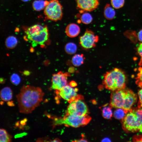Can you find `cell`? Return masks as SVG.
Here are the masks:
<instances>
[{
  "label": "cell",
  "mask_w": 142,
  "mask_h": 142,
  "mask_svg": "<svg viewBox=\"0 0 142 142\" xmlns=\"http://www.w3.org/2000/svg\"><path fill=\"white\" fill-rule=\"evenodd\" d=\"M44 93L39 87L27 85L21 88L16 97L19 111L31 113L43 100Z\"/></svg>",
  "instance_id": "obj_1"
},
{
  "label": "cell",
  "mask_w": 142,
  "mask_h": 142,
  "mask_svg": "<svg viewBox=\"0 0 142 142\" xmlns=\"http://www.w3.org/2000/svg\"><path fill=\"white\" fill-rule=\"evenodd\" d=\"M137 99V95L133 91L124 88L111 93L110 105L114 108L122 109L127 113L132 109Z\"/></svg>",
  "instance_id": "obj_2"
},
{
  "label": "cell",
  "mask_w": 142,
  "mask_h": 142,
  "mask_svg": "<svg viewBox=\"0 0 142 142\" xmlns=\"http://www.w3.org/2000/svg\"><path fill=\"white\" fill-rule=\"evenodd\" d=\"M104 77L103 83L106 89L115 91L125 88L126 77L120 69L114 68L106 72Z\"/></svg>",
  "instance_id": "obj_3"
},
{
  "label": "cell",
  "mask_w": 142,
  "mask_h": 142,
  "mask_svg": "<svg viewBox=\"0 0 142 142\" xmlns=\"http://www.w3.org/2000/svg\"><path fill=\"white\" fill-rule=\"evenodd\" d=\"M122 127L126 131L142 133V107L132 109L122 119Z\"/></svg>",
  "instance_id": "obj_4"
},
{
  "label": "cell",
  "mask_w": 142,
  "mask_h": 142,
  "mask_svg": "<svg viewBox=\"0 0 142 142\" xmlns=\"http://www.w3.org/2000/svg\"><path fill=\"white\" fill-rule=\"evenodd\" d=\"M26 38L34 47L43 44L48 40V33L46 26L37 24L28 28L25 31Z\"/></svg>",
  "instance_id": "obj_5"
},
{
  "label": "cell",
  "mask_w": 142,
  "mask_h": 142,
  "mask_svg": "<svg viewBox=\"0 0 142 142\" xmlns=\"http://www.w3.org/2000/svg\"><path fill=\"white\" fill-rule=\"evenodd\" d=\"M91 119V117L87 115L79 116L72 114H66L62 119L56 121L57 124H64L73 127L77 128L84 126L87 124Z\"/></svg>",
  "instance_id": "obj_6"
},
{
  "label": "cell",
  "mask_w": 142,
  "mask_h": 142,
  "mask_svg": "<svg viewBox=\"0 0 142 142\" xmlns=\"http://www.w3.org/2000/svg\"><path fill=\"white\" fill-rule=\"evenodd\" d=\"M44 13L46 18L57 21L63 16L62 6L58 0H50L44 8Z\"/></svg>",
  "instance_id": "obj_7"
},
{
  "label": "cell",
  "mask_w": 142,
  "mask_h": 142,
  "mask_svg": "<svg viewBox=\"0 0 142 142\" xmlns=\"http://www.w3.org/2000/svg\"><path fill=\"white\" fill-rule=\"evenodd\" d=\"M81 99L82 97L78 98L70 103L68 107L67 114L79 116L86 115L88 112V108Z\"/></svg>",
  "instance_id": "obj_8"
},
{
  "label": "cell",
  "mask_w": 142,
  "mask_h": 142,
  "mask_svg": "<svg viewBox=\"0 0 142 142\" xmlns=\"http://www.w3.org/2000/svg\"><path fill=\"white\" fill-rule=\"evenodd\" d=\"M99 39V37L92 31L87 29L83 35L79 38V43L84 48L89 49L95 47Z\"/></svg>",
  "instance_id": "obj_9"
},
{
  "label": "cell",
  "mask_w": 142,
  "mask_h": 142,
  "mask_svg": "<svg viewBox=\"0 0 142 142\" xmlns=\"http://www.w3.org/2000/svg\"><path fill=\"white\" fill-rule=\"evenodd\" d=\"M70 75L68 73L60 71L53 75L52 78V88L59 90L67 85L68 77Z\"/></svg>",
  "instance_id": "obj_10"
},
{
  "label": "cell",
  "mask_w": 142,
  "mask_h": 142,
  "mask_svg": "<svg viewBox=\"0 0 142 142\" xmlns=\"http://www.w3.org/2000/svg\"><path fill=\"white\" fill-rule=\"evenodd\" d=\"M58 91L61 97L69 103L78 98H81L77 94L78 89L73 88L69 85H67Z\"/></svg>",
  "instance_id": "obj_11"
},
{
  "label": "cell",
  "mask_w": 142,
  "mask_h": 142,
  "mask_svg": "<svg viewBox=\"0 0 142 142\" xmlns=\"http://www.w3.org/2000/svg\"><path fill=\"white\" fill-rule=\"evenodd\" d=\"M78 7L82 11H92L98 7L99 0H76Z\"/></svg>",
  "instance_id": "obj_12"
},
{
  "label": "cell",
  "mask_w": 142,
  "mask_h": 142,
  "mask_svg": "<svg viewBox=\"0 0 142 142\" xmlns=\"http://www.w3.org/2000/svg\"><path fill=\"white\" fill-rule=\"evenodd\" d=\"M80 28L77 24L72 23L69 24L65 29V33L69 37L74 38L77 36L80 33Z\"/></svg>",
  "instance_id": "obj_13"
},
{
  "label": "cell",
  "mask_w": 142,
  "mask_h": 142,
  "mask_svg": "<svg viewBox=\"0 0 142 142\" xmlns=\"http://www.w3.org/2000/svg\"><path fill=\"white\" fill-rule=\"evenodd\" d=\"M12 92L11 89L8 87L3 88L0 92V97L2 100L8 101L12 98Z\"/></svg>",
  "instance_id": "obj_14"
},
{
  "label": "cell",
  "mask_w": 142,
  "mask_h": 142,
  "mask_svg": "<svg viewBox=\"0 0 142 142\" xmlns=\"http://www.w3.org/2000/svg\"><path fill=\"white\" fill-rule=\"evenodd\" d=\"M115 12L110 5L107 4L104 8V14L105 18L109 20L114 18L115 15Z\"/></svg>",
  "instance_id": "obj_15"
},
{
  "label": "cell",
  "mask_w": 142,
  "mask_h": 142,
  "mask_svg": "<svg viewBox=\"0 0 142 142\" xmlns=\"http://www.w3.org/2000/svg\"><path fill=\"white\" fill-rule=\"evenodd\" d=\"M84 59L85 58L83 54H76L72 58V62L74 66L79 67L83 63Z\"/></svg>",
  "instance_id": "obj_16"
},
{
  "label": "cell",
  "mask_w": 142,
  "mask_h": 142,
  "mask_svg": "<svg viewBox=\"0 0 142 142\" xmlns=\"http://www.w3.org/2000/svg\"><path fill=\"white\" fill-rule=\"evenodd\" d=\"M49 1L43 0H38L34 1L33 3V9L36 11H40L45 7Z\"/></svg>",
  "instance_id": "obj_17"
},
{
  "label": "cell",
  "mask_w": 142,
  "mask_h": 142,
  "mask_svg": "<svg viewBox=\"0 0 142 142\" xmlns=\"http://www.w3.org/2000/svg\"><path fill=\"white\" fill-rule=\"evenodd\" d=\"M111 107L108 104L105 105L102 108V114L103 117L107 119H110L113 115V112Z\"/></svg>",
  "instance_id": "obj_18"
},
{
  "label": "cell",
  "mask_w": 142,
  "mask_h": 142,
  "mask_svg": "<svg viewBox=\"0 0 142 142\" xmlns=\"http://www.w3.org/2000/svg\"><path fill=\"white\" fill-rule=\"evenodd\" d=\"M18 40L15 37L11 36L8 37L6 39L5 44L6 47L9 49H12L17 45Z\"/></svg>",
  "instance_id": "obj_19"
},
{
  "label": "cell",
  "mask_w": 142,
  "mask_h": 142,
  "mask_svg": "<svg viewBox=\"0 0 142 142\" xmlns=\"http://www.w3.org/2000/svg\"><path fill=\"white\" fill-rule=\"evenodd\" d=\"M0 142H10L11 141L12 136L9 134L5 129H0Z\"/></svg>",
  "instance_id": "obj_20"
},
{
  "label": "cell",
  "mask_w": 142,
  "mask_h": 142,
  "mask_svg": "<svg viewBox=\"0 0 142 142\" xmlns=\"http://www.w3.org/2000/svg\"><path fill=\"white\" fill-rule=\"evenodd\" d=\"M77 47L76 45L73 43H67L65 46V50L67 53L72 54L75 53L77 51Z\"/></svg>",
  "instance_id": "obj_21"
},
{
  "label": "cell",
  "mask_w": 142,
  "mask_h": 142,
  "mask_svg": "<svg viewBox=\"0 0 142 142\" xmlns=\"http://www.w3.org/2000/svg\"><path fill=\"white\" fill-rule=\"evenodd\" d=\"M127 113L123 109L117 108L114 112L113 115L114 117L118 119H122L125 116Z\"/></svg>",
  "instance_id": "obj_22"
},
{
  "label": "cell",
  "mask_w": 142,
  "mask_h": 142,
  "mask_svg": "<svg viewBox=\"0 0 142 142\" xmlns=\"http://www.w3.org/2000/svg\"><path fill=\"white\" fill-rule=\"evenodd\" d=\"M80 20L83 23L85 24H88L92 22L93 18L89 13H85L81 15Z\"/></svg>",
  "instance_id": "obj_23"
},
{
  "label": "cell",
  "mask_w": 142,
  "mask_h": 142,
  "mask_svg": "<svg viewBox=\"0 0 142 142\" xmlns=\"http://www.w3.org/2000/svg\"><path fill=\"white\" fill-rule=\"evenodd\" d=\"M112 6L115 8L118 9L122 7L124 4V0H111Z\"/></svg>",
  "instance_id": "obj_24"
},
{
  "label": "cell",
  "mask_w": 142,
  "mask_h": 142,
  "mask_svg": "<svg viewBox=\"0 0 142 142\" xmlns=\"http://www.w3.org/2000/svg\"><path fill=\"white\" fill-rule=\"evenodd\" d=\"M138 71L136 78V83L139 87L142 88V67L139 68Z\"/></svg>",
  "instance_id": "obj_25"
},
{
  "label": "cell",
  "mask_w": 142,
  "mask_h": 142,
  "mask_svg": "<svg viewBox=\"0 0 142 142\" xmlns=\"http://www.w3.org/2000/svg\"><path fill=\"white\" fill-rule=\"evenodd\" d=\"M10 80L11 82L15 85H18L21 80L20 78L19 75L16 73H14L11 75Z\"/></svg>",
  "instance_id": "obj_26"
},
{
  "label": "cell",
  "mask_w": 142,
  "mask_h": 142,
  "mask_svg": "<svg viewBox=\"0 0 142 142\" xmlns=\"http://www.w3.org/2000/svg\"><path fill=\"white\" fill-rule=\"evenodd\" d=\"M139 100L138 103V108L142 107V88L139 90L138 92Z\"/></svg>",
  "instance_id": "obj_27"
},
{
  "label": "cell",
  "mask_w": 142,
  "mask_h": 142,
  "mask_svg": "<svg viewBox=\"0 0 142 142\" xmlns=\"http://www.w3.org/2000/svg\"><path fill=\"white\" fill-rule=\"evenodd\" d=\"M138 52L141 57V59L139 63L140 65H142V43L139 45L137 49Z\"/></svg>",
  "instance_id": "obj_28"
},
{
  "label": "cell",
  "mask_w": 142,
  "mask_h": 142,
  "mask_svg": "<svg viewBox=\"0 0 142 142\" xmlns=\"http://www.w3.org/2000/svg\"><path fill=\"white\" fill-rule=\"evenodd\" d=\"M133 140L135 142H142V135H137L134 136Z\"/></svg>",
  "instance_id": "obj_29"
},
{
  "label": "cell",
  "mask_w": 142,
  "mask_h": 142,
  "mask_svg": "<svg viewBox=\"0 0 142 142\" xmlns=\"http://www.w3.org/2000/svg\"><path fill=\"white\" fill-rule=\"evenodd\" d=\"M138 38L139 40L142 42V29L140 30L138 33Z\"/></svg>",
  "instance_id": "obj_30"
},
{
  "label": "cell",
  "mask_w": 142,
  "mask_h": 142,
  "mask_svg": "<svg viewBox=\"0 0 142 142\" xmlns=\"http://www.w3.org/2000/svg\"><path fill=\"white\" fill-rule=\"evenodd\" d=\"M111 140H110V139L108 138H105L103 139L102 141H111Z\"/></svg>",
  "instance_id": "obj_31"
},
{
  "label": "cell",
  "mask_w": 142,
  "mask_h": 142,
  "mask_svg": "<svg viewBox=\"0 0 142 142\" xmlns=\"http://www.w3.org/2000/svg\"><path fill=\"white\" fill-rule=\"evenodd\" d=\"M70 85L72 87H74L76 86V84L75 82H71L70 83Z\"/></svg>",
  "instance_id": "obj_32"
},
{
  "label": "cell",
  "mask_w": 142,
  "mask_h": 142,
  "mask_svg": "<svg viewBox=\"0 0 142 142\" xmlns=\"http://www.w3.org/2000/svg\"><path fill=\"white\" fill-rule=\"evenodd\" d=\"M76 141L77 142H86L87 141V140L85 139H80L79 140H77V141Z\"/></svg>",
  "instance_id": "obj_33"
},
{
  "label": "cell",
  "mask_w": 142,
  "mask_h": 142,
  "mask_svg": "<svg viewBox=\"0 0 142 142\" xmlns=\"http://www.w3.org/2000/svg\"><path fill=\"white\" fill-rule=\"evenodd\" d=\"M61 141L58 138H56L53 141H52L53 142H59Z\"/></svg>",
  "instance_id": "obj_34"
},
{
  "label": "cell",
  "mask_w": 142,
  "mask_h": 142,
  "mask_svg": "<svg viewBox=\"0 0 142 142\" xmlns=\"http://www.w3.org/2000/svg\"><path fill=\"white\" fill-rule=\"evenodd\" d=\"M22 1L24 2H26L29 1V0H22Z\"/></svg>",
  "instance_id": "obj_35"
}]
</instances>
